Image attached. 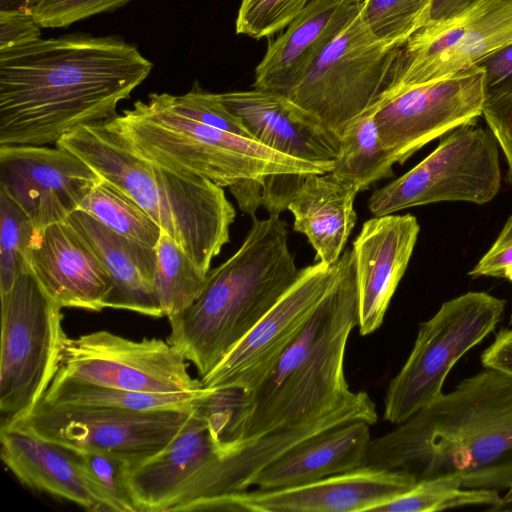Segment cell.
<instances>
[{"mask_svg": "<svg viewBox=\"0 0 512 512\" xmlns=\"http://www.w3.org/2000/svg\"><path fill=\"white\" fill-rule=\"evenodd\" d=\"M120 133L142 156L180 173L210 179L221 187L270 174L325 173L334 163L298 160L253 139L212 128L176 113L163 93L113 118Z\"/></svg>", "mask_w": 512, "mask_h": 512, "instance_id": "8992f818", "label": "cell"}, {"mask_svg": "<svg viewBox=\"0 0 512 512\" xmlns=\"http://www.w3.org/2000/svg\"><path fill=\"white\" fill-rule=\"evenodd\" d=\"M110 230L128 239L155 247L161 228L123 191L101 180L81 202L79 209Z\"/></svg>", "mask_w": 512, "mask_h": 512, "instance_id": "f1b7e54d", "label": "cell"}, {"mask_svg": "<svg viewBox=\"0 0 512 512\" xmlns=\"http://www.w3.org/2000/svg\"><path fill=\"white\" fill-rule=\"evenodd\" d=\"M100 180L62 146L0 145V192L26 213L36 229L66 221Z\"/></svg>", "mask_w": 512, "mask_h": 512, "instance_id": "2e32d148", "label": "cell"}, {"mask_svg": "<svg viewBox=\"0 0 512 512\" xmlns=\"http://www.w3.org/2000/svg\"><path fill=\"white\" fill-rule=\"evenodd\" d=\"M155 290L164 316L188 308L203 290L206 276L164 231L155 245Z\"/></svg>", "mask_w": 512, "mask_h": 512, "instance_id": "83f0119b", "label": "cell"}, {"mask_svg": "<svg viewBox=\"0 0 512 512\" xmlns=\"http://www.w3.org/2000/svg\"><path fill=\"white\" fill-rule=\"evenodd\" d=\"M219 98L243 121L252 138L271 150L318 164L337 158L339 137L284 96L253 88L220 93Z\"/></svg>", "mask_w": 512, "mask_h": 512, "instance_id": "ffe728a7", "label": "cell"}, {"mask_svg": "<svg viewBox=\"0 0 512 512\" xmlns=\"http://www.w3.org/2000/svg\"><path fill=\"white\" fill-rule=\"evenodd\" d=\"M55 375L145 393H189L203 388L189 374L186 358L167 340H131L106 330L67 337Z\"/></svg>", "mask_w": 512, "mask_h": 512, "instance_id": "7c38bea8", "label": "cell"}, {"mask_svg": "<svg viewBox=\"0 0 512 512\" xmlns=\"http://www.w3.org/2000/svg\"><path fill=\"white\" fill-rule=\"evenodd\" d=\"M399 49L377 41L358 14L284 97L340 137L382 96Z\"/></svg>", "mask_w": 512, "mask_h": 512, "instance_id": "9c48e42d", "label": "cell"}, {"mask_svg": "<svg viewBox=\"0 0 512 512\" xmlns=\"http://www.w3.org/2000/svg\"><path fill=\"white\" fill-rule=\"evenodd\" d=\"M370 426L365 421L349 422L298 443L263 468L251 486L294 487L366 466Z\"/></svg>", "mask_w": 512, "mask_h": 512, "instance_id": "603a6c76", "label": "cell"}, {"mask_svg": "<svg viewBox=\"0 0 512 512\" xmlns=\"http://www.w3.org/2000/svg\"><path fill=\"white\" fill-rule=\"evenodd\" d=\"M203 388L189 393L127 391L55 375L41 402L54 406H87L131 410L173 409L191 412Z\"/></svg>", "mask_w": 512, "mask_h": 512, "instance_id": "484cf974", "label": "cell"}, {"mask_svg": "<svg viewBox=\"0 0 512 512\" xmlns=\"http://www.w3.org/2000/svg\"><path fill=\"white\" fill-rule=\"evenodd\" d=\"M482 116L505 156L506 180L512 184V86L485 95Z\"/></svg>", "mask_w": 512, "mask_h": 512, "instance_id": "8d00e7d4", "label": "cell"}, {"mask_svg": "<svg viewBox=\"0 0 512 512\" xmlns=\"http://www.w3.org/2000/svg\"><path fill=\"white\" fill-rule=\"evenodd\" d=\"M311 0H242L237 14V34L254 39L269 37L286 28Z\"/></svg>", "mask_w": 512, "mask_h": 512, "instance_id": "e575fe53", "label": "cell"}, {"mask_svg": "<svg viewBox=\"0 0 512 512\" xmlns=\"http://www.w3.org/2000/svg\"><path fill=\"white\" fill-rule=\"evenodd\" d=\"M163 96L167 104L182 116L215 129L253 139L243 121L222 103L219 94L204 91L197 82L186 94L174 96L163 93Z\"/></svg>", "mask_w": 512, "mask_h": 512, "instance_id": "836d02e7", "label": "cell"}, {"mask_svg": "<svg viewBox=\"0 0 512 512\" xmlns=\"http://www.w3.org/2000/svg\"><path fill=\"white\" fill-rule=\"evenodd\" d=\"M490 511H512V489L506 491L505 494L502 496L501 503L497 507L491 509Z\"/></svg>", "mask_w": 512, "mask_h": 512, "instance_id": "ee69618b", "label": "cell"}, {"mask_svg": "<svg viewBox=\"0 0 512 512\" xmlns=\"http://www.w3.org/2000/svg\"><path fill=\"white\" fill-rule=\"evenodd\" d=\"M132 0H40L32 10L42 28H65L92 16L112 12Z\"/></svg>", "mask_w": 512, "mask_h": 512, "instance_id": "d590c367", "label": "cell"}, {"mask_svg": "<svg viewBox=\"0 0 512 512\" xmlns=\"http://www.w3.org/2000/svg\"><path fill=\"white\" fill-rule=\"evenodd\" d=\"M338 262L317 261L300 269L295 282L256 326L208 374L205 389L249 390L272 369L334 286Z\"/></svg>", "mask_w": 512, "mask_h": 512, "instance_id": "9a60e30c", "label": "cell"}, {"mask_svg": "<svg viewBox=\"0 0 512 512\" xmlns=\"http://www.w3.org/2000/svg\"><path fill=\"white\" fill-rule=\"evenodd\" d=\"M40 0H0V10H26L32 12Z\"/></svg>", "mask_w": 512, "mask_h": 512, "instance_id": "7bdbcfd3", "label": "cell"}, {"mask_svg": "<svg viewBox=\"0 0 512 512\" xmlns=\"http://www.w3.org/2000/svg\"><path fill=\"white\" fill-rule=\"evenodd\" d=\"M505 306L486 292H467L420 323L410 355L387 388L383 419L398 425L442 394L450 370L495 330Z\"/></svg>", "mask_w": 512, "mask_h": 512, "instance_id": "ba28073f", "label": "cell"}, {"mask_svg": "<svg viewBox=\"0 0 512 512\" xmlns=\"http://www.w3.org/2000/svg\"><path fill=\"white\" fill-rule=\"evenodd\" d=\"M362 0H311L270 42L255 70L254 88L286 95L358 16Z\"/></svg>", "mask_w": 512, "mask_h": 512, "instance_id": "44dd1931", "label": "cell"}, {"mask_svg": "<svg viewBox=\"0 0 512 512\" xmlns=\"http://www.w3.org/2000/svg\"><path fill=\"white\" fill-rule=\"evenodd\" d=\"M191 412L54 406L40 401L26 416L5 425L23 428L70 449L115 454L133 465L164 449Z\"/></svg>", "mask_w": 512, "mask_h": 512, "instance_id": "8fae6325", "label": "cell"}, {"mask_svg": "<svg viewBox=\"0 0 512 512\" xmlns=\"http://www.w3.org/2000/svg\"><path fill=\"white\" fill-rule=\"evenodd\" d=\"M395 164L385 149L372 108L351 121L339 137V152L331 170L359 192L393 176Z\"/></svg>", "mask_w": 512, "mask_h": 512, "instance_id": "4316f807", "label": "cell"}, {"mask_svg": "<svg viewBox=\"0 0 512 512\" xmlns=\"http://www.w3.org/2000/svg\"><path fill=\"white\" fill-rule=\"evenodd\" d=\"M432 0H362L359 17L379 42L401 47L428 23Z\"/></svg>", "mask_w": 512, "mask_h": 512, "instance_id": "4dcf8cb0", "label": "cell"}, {"mask_svg": "<svg viewBox=\"0 0 512 512\" xmlns=\"http://www.w3.org/2000/svg\"><path fill=\"white\" fill-rule=\"evenodd\" d=\"M152 68L119 36L74 33L0 50V145H56L116 117Z\"/></svg>", "mask_w": 512, "mask_h": 512, "instance_id": "6da1fadb", "label": "cell"}, {"mask_svg": "<svg viewBox=\"0 0 512 512\" xmlns=\"http://www.w3.org/2000/svg\"><path fill=\"white\" fill-rule=\"evenodd\" d=\"M66 221L93 249L111 278L106 308L164 316L155 290V247L121 236L81 210Z\"/></svg>", "mask_w": 512, "mask_h": 512, "instance_id": "7402d4cb", "label": "cell"}, {"mask_svg": "<svg viewBox=\"0 0 512 512\" xmlns=\"http://www.w3.org/2000/svg\"><path fill=\"white\" fill-rule=\"evenodd\" d=\"M484 100V69L475 65L383 95L371 108L385 149L403 164L432 140L477 122Z\"/></svg>", "mask_w": 512, "mask_h": 512, "instance_id": "4fadbf2b", "label": "cell"}, {"mask_svg": "<svg viewBox=\"0 0 512 512\" xmlns=\"http://www.w3.org/2000/svg\"><path fill=\"white\" fill-rule=\"evenodd\" d=\"M478 65L484 69L485 95L512 86V43L491 53Z\"/></svg>", "mask_w": 512, "mask_h": 512, "instance_id": "ab89813d", "label": "cell"}, {"mask_svg": "<svg viewBox=\"0 0 512 512\" xmlns=\"http://www.w3.org/2000/svg\"><path fill=\"white\" fill-rule=\"evenodd\" d=\"M419 231L415 216L392 213L367 220L353 241L361 335H369L382 325Z\"/></svg>", "mask_w": 512, "mask_h": 512, "instance_id": "ac0fdd59", "label": "cell"}, {"mask_svg": "<svg viewBox=\"0 0 512 512\" xmlns=\"http://www.w3.org/2000/svg\"><path fill=\"white\" fill-rule=\"evenodd\" d=\"M41 28L30 11L0 10V50L40 38Z\"/></svg>", "mask_w": 512, "mask_h": 512, "instance_id": "f35d334b", "label": "cell"}, {"mask_svg": "<svg viewBox=\"0 0 512 512\" xmlns=\"http://www.w3.org/2000/svg\"><path fill=\"white\" fill-rule=\"evenodd\" d=\"M468 274L473 278L495 277L512 283V214L493 245Z\"/></svg>", "mask_w": 512, "mask_h": 512, "instance_id": "74e56055", "label": "cell"}, {"mask_svg": "<svg viewBox=\"0 0 512 512\" xmlns=\"http://www.w3.org/2000/svg\"><path fill=\"white\" fill-rule=\"evenodd\" d=\"M483 367L512 376V315L507 328L501 329L481 355Z\"/></svg>", "mask_w": 512, "mask_h": 512, "instance_id": "60d3db41", "label": "cell"}, {"mask_svg": "<svg viewBox=\"0 0 512 512\" xmlns=\"http://www.w3.org/2000/svg\"><path fill=\"white\" fill-rule=\"evenodd\" d=\"M35 230L26 213L0 192V298L10 292L21 271L29 267L27 251Z\"/></svg>", "mask_w": 512, "mask_h": 512, "instance_id": "d6a6232c", "label": "cell"}, {"mask_svg": "<svg viewBox=\"0 0 512 512\" xmlns=\"http://www.w3.org/2000/svg\"><path fill=\"white\" fill-rule=\"evenodd\" d=\"M498 147L489 129L462 125L408 172L375 190L369 211L382 216L443 201L488 203L501 186Z\"/></svg>", "mask_w": 512, "mask_h": 512, "instance_id": "30bf717a", "label": "cell"}, {"mask_svg": "<svg viewBox=\"0 0 512 512\" xmlns=\"http://www.w3.org/2000/svg\"><path fill=\"white\" fill-rule=\"evenodd\" d=\"M27 261L44 290L62 308L101 311L111 278L85 239L67 222L36 229Z\"/></svg>", "mask_w": 512, "mask_h": 512, "instance_id": "d6986e66", "label": "cell"}, {"mask_svg": "<svg viewBox=\"0 0 512 512\" xmlns=\"http://www.w3.org/2000/svg\"><path fill=\"white\" fill-rule=\"evenodd\" d=\"M56 145L73 152L103 180L131 197L204 274L210 271L213 258L230 241V226L236 217L223 187L142 156L113 118L80 127Z\"/></svg>", "mask_w": 512, "mask_h": 512, "instance_id": "5b68a950", "label": "cell"}, {"mask_svg": "<svg viewBox=\"0 0 512 512\" xmlns=\"http://www.w3.org/2000/svg\"><path fill=\"white\" fill-rule=\"evenodd\" d=\"M416 482L405 472L364 466L294 487L257 488L214 497L194 511L371 512Z\"/></svg>", "mask_w": 512, "mask_h": 512, "instance_id": "e0dca14e", "label": "cell"}, {"mask_svg": "<svg viewBox=\"0 0 512 512\" xmlns=\"http://www.w3.org/2000/svg\"><path fill=\"white\" fill-rule=\"evenodd\" d=\"M501 501L499 492L463 488L457 478L446 476L419 480L371 512H434L466 506H488L490 511Z\"/></svg>", "mask_w": 512, "mask_h": 512, "instance_id": "f546056e", "label": "cell"}, {"mask_svg": "<svg viewBox=\"0 0 512 512\" xmlns=\"http://www.w3.org/2000/svg\"><path fill=\"white\" fill-rule=\"evenodd\" d=\"M510 43L512 0H482L457 17L415 32L400 47L382 96L454 75Z\"/></svg>", "mask_w": 512, "mask_h": 512, "instance_id": "5bb4252c", "label": "cell"}, {"mask_svg": "<svg viewBox=\"0 0 512 512\" xmlns=\"http://www.w3.org/2000/svg\"><path fill=\"white\" fill-rule=\"evenodd\" d=\"M72 450L104 511L138 512L128 482L129 461L99 450Z\"/></svg>", "mask_w": 512, "mask_h": 512, "instance_id": "1f68e13d", "label": "cell"}, {"mask_svg": "<svg viewBox=\"0 0 512 512\" xmlns=\"http://www.w3.org/2000/svg\"><path fill=\"white\" fill-rule=\"evenodd\" d=\"M239 249L207 273L198 298L168 317L167 341L200 377L213 370L256 326L298 277L279 214L253 216Z\"/></svg>", "mask_w": 512, "mask_h": 512, "instance_id": "277c9868", "label": "cell"}, {"mask_svg": "<svg viewBox=\"0 0 512 512\" xmlns=\"http://www.w3.org/2000/svg\"><path fill=\"white\" fill-rule=\"evenodd\" d=\"M366 466L416 481L449 476L463 488L512 489V376L484 367L465 378L371 440Z\"/></svg>", "mask_w": 512, "mask_h": 512, "instance_id": "7a4b0ae2", "label": "cell"}, {"mask_svg": "<svg viewBox=\"0 0 512 512\" xmlns=\"http://www.w3.org/2000/svg\"><path fill=\"white\" fill-rule=\"evenodd\" d=\"M0 444L3 463L23 485L86 510L104 511L72 449L10 425L1 426Z\"/></svg>", "mask_w": 512, "mask_h": 512, "instance_id": "cb8c5ba5", "label": "cell"}, {"mask_svg": "<svg viewBox=\"0 0 512 512\" xmlns=\"http://www.w3.org/2000/svg\"><path fill=\"white\" fill-rule=\"evenodd\" d=\"M359 324L352 250L304 328L272 369L249 390L231 389V416L222 444L231 452L260 437L310 425L354 400L344 373L349 335Z\"/></svg>", "mask_w": 512, "mask_h": 512, "instance_id": "3957f363", "label": "cell"}, {"mask_svg": "<svg viewBox=\"0 0 512 512\" xmlns=\"http://www.w3.org/2000/svg\"><path fill=\"white\" fill-rule=\"evenodd\" d=\"M358 193L356 186L332 171L303 175L287 209L294 217V231L307 237L316 260L327 265L338 262L357 221Z\"/></svg>", "mask_w": 512, "mask_h": 512, "instance_id": "d4e9b609", "label": "cell"}, {"mask_svg": "<svg viewBox=\"0 0 512 512\" xmlns=\"http://www.w3.org/2000/svg\"><path fill=\"white\" fill-rule=\"evenodd\" d=\"M480 1L482 0H432L428 23L443 22L457 17Z\"/></svg>", "mask_w": 512, "mask_h": 512, "instance_id": "b9f144b4", "label": "cell"}, {"mask_svg": "<svg viewBox=\"0 0 512 512\" xmlns=\"http://www.w3.org/2000/svg\"><path fill=\"white\" fill-rule=\"evenodd\" d=\"M61 309L30 266L1 298V425L30 413L57 373L67 338Z\"/></svg>", "mask_w": 512, "mask_h": 512, "instance_id": "52a82bcc", "label": "cell"}]
</instances>
